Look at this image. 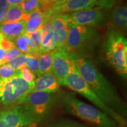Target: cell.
Wrapping results in <instances>:
<instances>
[{
    "label": "cell",
    "mask_w": 127,
    "mask_h": 127,
    "mask_svg": "<svg viewBox=\"0 0 127 127\" xmlns=\"http://www.w3.org/2000/svg\"><path fill=\"white\" fill-rule=\"evenodd\" d=\"M77 69L72 56L65 49H58L54 51L52 71L60 85H64L65 79L69 74L77 72Z\"/></svg>",
    "instance_id": "30bf717a"
},
{
    "label": "cell",
    "mask_w": 127,
    "mask_h": 127,
    "mask_svg": "<svg viewBox=\"0 0 127 127\" xmlns=\"http://www.w3.org/2000/svg\"><path fill=\"white\" fill-rule=\"evenodd\" d=\"M26 54H23L16 58L15 59L12 60L11 61H10L8 64L10 65L15 70H20L23 66H25V59H26Z\"/></svg>",
    "instance_id": "484cf974"
},
{
    "label": "cell",
    "mask_w": 127,
    "mask_h": 127,
    "mask_svg": "<svg viewBox=\"0 0 127 127\" xmlns=\"http://www.w3.org/2000/svg\"><path fill=\"white\" fill-rule=\"evenodd\" d=\"M64 86L68 87L73 91L80 94L84 97L87 98L89 101L94 103L100 110L113 119L115 122L121 125H124L125 121L120 114L103 102L101 99L95 94L93 90L90 88L88 84L85 81L78 71L69 74L65 79Z\"/></svg>",
    "instance_id": "5b68a950"
},
{
    "label": "cell",
    "mask_w": 127,
    "mask_h": 127,
    "mask_svg": "<svg viewBox=\"0 0 127 127\" xmlns=\"http://www.w3.org/2000/svg\"><path fill=\"white\" fill-rule=\"evenodd\" d=\"M20 71L21 77L25 81L29 82V83L35 82L36 79V76L28 68H27L26 66H23Z\"/></svg>",
    "instance_id": "4316f807"
},
{
    "label": "cell",
    "mask_w": 127,
    "mask_h": 127,
    "mask_svg": "<svg viewBox=\"0 0 127 127\" xmlns=\"http://www.w3.org/2000/svg\"><path fill=\"white\" fill-rule=\"evenodd\" d=\"M60 85L59 81L53 73L49 72L40 75L35 79L32 91H41L54 94L58 90Z\"/></svg>",
    "instance_id": "5bb4252c"
},
{
    "label": "cell",
    "mask_w": 127,
    "mask_h": 127,
    "mask_svg": "<svg viewBox=\"0 0 127 127\" xmlns=\"http://www.w3.org/2000/svg\"><path fill=\"white\" fill-rule=\"evenodd\" d=\"M0 47H1L6 51H8L10 49L12 48L15 47V45H14V42H12L11 41H9V39H7L4 36V38H3V39L1 42Z\"/></svg>",
    "instance_id": "f1b7e54d"
},
{
    "label": "cell",
    "mask_w": 127,
    "mask_h": 127,
    "mask_svg": "<svg viewBox=\"0 0 127 127\" xmlns=\"http://www.w3.org/2000/svg\"><path fill=\"white\" fill-rule=\"evenodd\" d=\"M53 93L32 91L27 95L23 105L32 116L35 123L45 118L54 103Z\"/></svg>",
    "instance_id": "52a82bcc"
},
{
    "label": "cell",
    "mask_w": 127,
    "mask_h": 127,
    "mask_svg": "<svg viewBox=\"0 0 127 127\" xmlns=\"http://www.w3.org/2000/svg\"><path fill=\"white\" fill-rule=\"evenodd\" d=\"M30 41V54L38 56L40 54V49L41 42V30L33 33H26Z\"/></svg>",
    "instance_id": "ffe728a7"
},
{
    "label": "cell",
    "mask_w": 127,
    "mask_h": 127,
    "mask_svg": "<svg viewBox=\"0 0 127 127\" xmlns=\"http://www.w3.org/2000/svg\"><path fill=\"white\" fill-rule=\"evenodd\" d=\"M68 24L93 27L101 26L105 21V14L99 8L85 9L69 14H65Z\"/></svg>",
    "instance_id": "8fae6325"
},
{
    "label": "cell",
    "mask_w": 127,
    "mask_h": 127,
    "mask_svg": "<svg viewBox=\"0 0 127 127\" xmlns=\"http://www.w3.org/2000/svg\"><path fill=\"white\" fill-rule=\"evenodd\" d=\"M49 127H85L80 124L74 121L68 120L60 121L58 122H54L51 124Z\"/></svg>",
    "instance_id": "83f0119b"
},
{
    "label": "cell",
    "mask_w": 127,
    "mask_h": 127,
    "mask_svg": "<svg viewBox=\"0 0 127 127\" xmlns=\"http://www.w3.org/2000/svg\"><path fill=\"white\" fill-rule=\"evenodd\" d=\"M28 13L24 12L20 5H12L8 9L5 22H17L21 20L27 21Z\"/></svg>",
    "instance_id": "d6986e66"
},
{
    "label": "cell",
    "mask_w": 127,
    "mask_h": 127,
    "mask_svg": "<svg viewBox=\"0 0 127 127\" xmlns=\"http://www.w3.org/2000/svg\"><path fill=\"white\" fill-rule=\"evenodd\" d=\"M7 51L4 50L2 47H0V66L3 65V61H4V58Z\"/></svg>",
    "instance_id": "1f68e13d"
},
{
    "label": "cell",
    "mask_w": 127,
    "mask_h": 127,
    "mask_svg": "<svg viewBox=\"0 0 127 127\" xmlns=\"http://www.w3.org/2000/svg\"><path fill=\"white\" fill-rule=\"evenodd\" d=\"M32 127L30 125V126H28V127H26V126H25V127Z\"/></svg>",
    "instance_id": "d590c367"
},
{
    "label": "cell",
    "mask_w": 127,
    "mask_h": 127,
    "mask_svg": "<svg viewBox=\"0 0 127 127\" xmlns=\"http://www.w3.org/2000/svg\"><path fill=\"white\" fill-rule=\"evenodd\" d=\"M17 72L8 64H4L0 66V79H5L14 76Z\"/></svg>",
    "instance_id": "cb8c5ba5"
},
{
    "label": "cell",
    "mask_w": 127,
    "mask_h": 127,
    "mask_svg": "<svg viewBox=\"0 0 127 127\" xmlns=\"http://www.w3.org/2000/svg\"><path fill=\"white\" fill-rule=\"evenodd\" d=\"M24 0H8L12 5H20Z\"/></svg>",
    "instance_id": "d6a6232c"
},
{
    "label": "cell",
    "mask_w": 127,
    "mask_h": 127,
    "mask_svg": "<svg viewBox=\"0 0 127 127\" xmlns=\"http://www.w3.org/2000/svg\"><path fill=\"white\" fill-rule=\"evenodd\" d=\"M34 82H27L22 78L20 70L12 77L0 79V103L5 106L21 105L32 91Z\"/></svg>",
    "instance_id": "277c9868"
},
{
    "label": "cell",
    "mask_w": 127,
    "mask_h": 127,
    "mask_svg": "<svg viewBox=\"0 0 127 127\" xmlns=\"http://www.w3.org/2000/svg\"><path fill=\"white\" fill-rule=\"evenodd\" d=\"M35 123L23 105L0 111V127H23Z\"/></svg>",
    "instance_id": "9c48e42d"
},
{
    "label": "cell",
    "mask_w": 127,
    "mask_h": 127,
    "mask_svg": "<svg viewBox=\"0 0 127 127\" xmlns=\"http://www.w3.org/2000/svg\"><path fill=\"white\" fill-rule=\"evenodd\" d=\"M107 63L120 75H127V41L124 33L112 28L108 30L103 43Z\"/></svg>",
    "instance_id": "7a4b0ae2"
},
{
    "label": "cell",
    "mask_w": 127,
    "mask_h": 127,
    "mask_svg": "<svg viewBox=\"0 0 127 127\" xmlns=\"http://www.w3.org/2000/svg\"><path fill=\"white\" fill-rule=\"evenodd\" d=\"M79 74L88 84L95 94L108 107L121 115H127L125 102L110 82L86 55L71 54Z\"/></svg>",
    "instance_id": "6da1fadb"
},
{
    "label": "cell",
    "mask_w": 127,
    "mask_h": 127,
    "mask_svg": "<svg viewBox=\"0 0 127 127\" xmlns=\"http://www.w3.org/2000/svg\"><path fill=\"white\" fill-rule=\"evenodd\" d=\"M50 19L47 12L36 9L28 13L25 25V33H33L41 30L46 21Z\"/></svg>",
    "instance_id": "2e32d148"
},
{
    "label": "cell",
    "mask_w": 127,
    "mask_h": 127,
    "mask_svg": "<svg viewBox=\"0 0 127 127\" xmlns=\"http://www.w3.org/2000/svg\"><path fill=\"white\" fill-rule=\"evenodd\" d=\"M42 5V0H24L20 5L24 12L30 13L36 9H41Z\"/></svg>",
    "instance_id": "7402d4cb"
},
{
    "label": "cell",
    "mask_w": 127,
    "mask_h": 127,
    "mask_svg": "<svg viewBox=\"0 0 127 127\" xmlns=\"http://www.w3.org/2000/svg\"><path fill=\"white\" fill-rule=\"evenodd\" d=\"M50 19L56 42V50L65 49L69 25L65 14L52 15Z\"/></svg>",
    "instance_id": "7c38bea8"
},
{
    "label": "cell",
    "mask_w": 127,
    "mask_h": 127,
    "mask_svg": "<svg viewBox=\"0 0 127 127\" xmlns=\"http://www.w3.org/2000/svg\"><path fill=\"white\" fill-rule=\"evenodd\" d=\"M14 44L15 47L21 51L23 53L30 54V39L26 34V33L17 38L14 40Z\"/></svg>",
    "instance_id": "44dd1931"
},
{
    "label": "cell",
    "mask_w": 127,
    "mask_h": 127,
    "mask_svg": "<svg viewBox=\"0 0 127 127\" xmlns=\"http://www.w3.org/2000/svg\"><path fill=\"white\" fill-rule=\"evenodd\" d=\"M25 65L28 68L31 72L34 73L35 75H37L39 77V66L38 61V56L27 54L26 59H25Z\"/></svg>",
    "instance_id": "603a6c76"
},
{
    "label": "cell",
    "mask_w": 127,
    "mask_h": 127,
    "mask_svg": "<svg viewBox=\"0 0 127 127\" xmlns=\"http://www.w3.org/2000/svg\"><path fill=\"white\" fill-rule=\"evenodd\" d=\"M69 25L65 50L71 54H82L98 41L97 32L94 28L79 25Z\"/></svg>",
    "instance_id": "8992f818"
},
{
    "label": "cell",
    "mask_w": 127,
    "mask_h": 127,
    "mask_svg": "<svg viewBox=\"0 0 127 127\" xmlns=\"http://www.w3.org/2000/svg\"><path fill=\"white\" fill-rule=\"evenodd\" d=\"M54 51L40 54L38 56L39 66V77L41 75L51 72L52 71V58Z\"/></svg>",
    "instance_id": "ac0fdd59"
},
{
    "label": "cell",
    "mask_w": 127,
    "mask_h": 127,
    "mask_svg": "<svg viewBox=\"0 0 127 127\" xmlns=\"http://www.w3.org/2000/svg\"><path fill=\"white\" fill-rule=\"evenodd\" d=\"M49 1H50V2H51L52 3H54V2H57V1H60V0H49Z\"/></svg>",
    "instance_id": "e575fe53"
},
{
    "label": "cell",
    "mask_w": 127,
    "mask_h": 127,
    "mask_svg": "<svg viewBox=\"0 0 127 127\" xmlns=\"http://www.w3.org/2000/svg\"><path fill=\"white\" fill-rule=\"evenodd\" d=\"M62 102L69 113L94 124L97 127H118L117 123L107 114L78 99L72 94L63 95Z\"/></svg>",
    "instance_id": "3957f363"
},
{
    "label": "cell",
    "mask_w": 127,
    "mask_h": 127,
    "mask_svg": "<svg viewBox=\"0 0 127 127\" xmlns=\"http://www.w3.org/2000/svg\"><path fill=\"white\" fill-rule=\"evenodd\" d=\"M3 38H4V35H3L1 33H0V44H1V41H2V39H3Z\"/></svg>",
    "instance_id": "836d02e7"
},
{
    "label": "cell",
    "mask_w": 127,
    "mask_h": 127,
    "mask_svg": "<svg viewBox=\"0 0 127 127\" xmlns=\"http://www.w3.org/2000/svg\"><path fill=\"white\" fill-rule=\"evenodd\" d=\"M55 50L56 42L51 22L50 19H49L41 28V42L39 53L43 54Z\"/></svg>",
    "instance_id": "9a60e30c"
},
{
    "label": "cell",
    "mask_w": 127,
    "mask_h": 127,
    "mask_svg": "<svg viewBox=\"0 0 127 127\" xmlns=\"http://www.w3.org/2000/svg\"><path fill=\"white\" fill-rule=\"evenodd\" d=\"M8 9H0V24L5 22L8 12Z\"/></svg>",
    "instance_id": "f546056e"
},
{
    "label": "cell",
    "mask_w": 127,
    "mask_h": 127,
    "mask_svg": "<svg viewBox=\"0 0 127 127\" xmlns=\"http://www.w3.org/2000/svg\"><path fill=\"white\" fill-rule=\"evenodd\" d=\"M109 4L108 0H60L52 4L47 13L49 17L54 15H64L94 8L95 6L100 8Z\"/></svg>",
    "instance_id": "ba28073f"
},
{
    "label": "cell",
    "mask_w": 127,
    "mask_h": 127,
    "mask_svg": "<svg viewBox=\"0 0 127 127\" xmlns=\"http://www.w3.org/2000/svg\"><path fill=\"white\" fill-rule=\"evenodd\" d=\"M109 28L122 33L127 31V8L126 5H118L109 14Z\"/></svg>",
    "instance_id": "4fadbf2b"
},
{
    "label": "cell",
    "mask_w": 127,
    "mask_h": 127,
    "mask_svg": "<svg viewBox=\"0 0 127 127\" xmlns=\"http://www.w3.org/2000/svg\"><path fill=\"white\" fill-rule=\"evenodd\" d=\"M12 5L8 1V0H0V9H8Z\"/></svg>",
    "instance_id": "4dcf8cb0"
},
{
    "label": "cell",
    "mask_w": 127,
    "mask_h": 127,
    "mask_svg": "<svg viewBox=\"0 0 127 127\" xmlns=\"http://www.w3.org/2000/svg\"><path fill=\"white\" fill-rule=\"evenodd\" d=\"M26 22L21 20L17 22H5L0 24V33L6 38L13 42L14 40L25 32Z\"/></svg>",
    "instance_id": "e0dca14e"
},
{
    "label": "cell",
    "mask_w": 127,
    "mask_h": 127,
    "mask_svg": "<svg viewBox=\"0 0 127 127\" xmlns=\"http://www.w3.org/2000/svg\"><path fill=\"white\" fill-rule=\"evenodd\" d=\"M22 54H23V52L19 50L17 48H16L15 47L12 48L9 50L7 51V53H6L4 57L3 64L9 63L12 60L15 59L16 58H17V57L20 56Z\"/></svg>",
    "instance_id": "d4e9b609"
}]
</instances>
